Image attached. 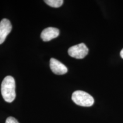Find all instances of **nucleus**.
I'll use <instances>...</instances> for the list:
<instances>
[{
  "mask_svg": "<svg viewBox=\"0 0 123 123\" xmlns=\"http://www.w3.org/2000/svg\"><path fill=\"white\" fill-rule=\"evenodd\" d=\"M1 94L7 103H12L15 99V83L13 77L7 76L3 80L1 84Z\"/></svg>",
  "mask_w": 123,
  "mask_h": 123,
  "instance_id": "obj_1",
  "label": "nucleus"
},
{
  "mask_svg": "<svg viewBox=\"0 0 123 123\" xmlns=\"http://www.w3.org/2000/svg\"><path fill=\"white\" fill-rule=\"evenodd\" d=\"M72 100L77 105L82 107H91L94 103L93 97L83 91H76L74 92Z\"/></svg>",
  "mask_w": 123,
  "mask_h": 123,
  "instance_id": "obj_2",
  "label": "nucleus"
},
{
  "mask_svg": "<svg viewBox=\"0 0 123 123\" xmlns=\"http://www.w3.org/2000/svg\"><path fill=\"white\" fill-rule=\"evenodd\" d=\"M69 55L76 59H83L88 54V49L83 43L73 46L68 50Z\"/></svg>",
  "mask_w": 123,
  "mask_h": 123,
  "instance_id": "obj_3",
  "label": "nucleus"
},
{
  "mask_svg": "<svg viewBox=\"0 0 123 123\" xmlns=\"http://www.w3.org/2000/svg\"><path fill=\"white\" fill-rule=\"evenodd\" d=\"M12 30V25L9 20L5 18L1 20L0 22V44L4 42Z\"/></svg>",
  "mask_w": 123,
  "mask_h": 123,
  "instance_id": "obj_4",
  "label": "nucleus"
},
{
  "mask_svg": "<svg viewBox=\"0 0 123 123\" xmlns=\"http://www.w3.org/2000/svg\"><path fill=\"white\" fill-rule=\"evenodd\" d=\"M50 66L52 72L56 75H64L68 71V69L64 64L54 58H51Z\"/></svg>",
  "mask_w": 123,
  "mask_h": 123,
  "instance_id": "obj_5",
  "label": "nucleus"
},
{
  "mask_svg": "<svg viewBox=\"0 0 123 123\" xmlns=\"http://www.w3.org/2000/svg\"><path fill=\"white\" fill-rule=\"evenodd\" d=\"M59 34V30L55 27H50L44 29L41 34V37L44 42L50 41L51 40L58 37Z\"/></svg>",
  "mask_w": 123,
  "mask_h": 123,
  "instance_id": "obj_6",
  "label": "nucleus"
},
{
  "mask_svg": "<svg viewBox=\"0 0 123 123\" xmlns=\"http://www.w3.org/2000/svg\"><path fill=\"white\" fill-rule=\"evenodd\" d=\"M64 1L63 0H45L46 2L48 5L53 7H59L62 5Z\"/></svg>",
  "mask_w": 123,
  "mask_h": 123,
  "instance_id": "obj_7",
  "label": "nucleus"
},
{
  "mask_svg": "<svg viewBox=\"0 0 123 123\" xmlns=\"http://www.w3.org/2000/svg\"><path fill=\"white\" fill-rule=\"evenodd\" d=\"M5 123H19L18 121L17 120L13 117H9L6 120Z\"/></svg>",
  "mask_w": 123,
  "mask_h": 123,
  "instance_id": "obj_8",
  "label": "nucleus"
},
{
  "mask_svg": "<svg viewBox=\"0 0 123 123\" xmlns=\"http://www.w3.org/2000/svg\"><path fill=\"white\" fill-rule=\"evenodd\" d=\"M120 56H121V57L123 59V49L121 50V52H120Z\"/></svg>",
  "mask_w": 123,
  "mask_h": 123,
  "instance_id": "obj_9",
  "label": "nucleus"
}]
</instances>
